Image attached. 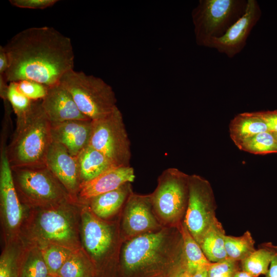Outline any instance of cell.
<instances>
[{"label":"cell","instance_id":"6da1fadb","mask_svg":"<svg viewBox=\"0 0 277 277\" xmlns=\"http://www.w3.org/2000/svg\"><path fill=\"white\" fill-rule=\"evenodd\" d=\"M9 65L4 74L8 83L31 80L48 87L60 83L73 69L70 38L55 28L33 27L14 35L4 46Z\"/></svg>","mask_w":277,"mask_h":277},{"label":"cell","instance_id":"7a4b0ae2","mask_svg":"<svg viewBox=\"0 0 277 277\" xmlns=\"http://www.w3.org/2000/svg\"><path fill=\"white\" fill-rule=\"evenodd\" d=\"M187 270L179 228L164 227L123 242L116 277H177Z\"/></svg>","mask_w":277,"mask_h":277},{"label":"cell","instance_id":"3957f363","mask_svg":"<svg viewBox=\"0 0 277 277\" xmlns=\"http://www.w3.org/2000/svg\"><path fill=\"white\" fill-rule=\"evenodd\" d=\"M27 208L19 235L24 244L41 249L52 245L72 250L82 248L80 201L70 200L48 207Z\"/></svg>","mask_w":277,"mask_h":277},{"label":"cell","instance_id":"277c9868","mask_svg":"<svg viewBox=\"0 0 277 277\" xmlns=\"http://www.w3.org/2000/svg\"><path fill=\"white\" fill-rule=\"evenodd\" d=\"M81 203V247L92 262L95 277H116L123 244L120 218L105 221L95 216L85 202Z\"/></svg>","mask_w":277,"mask_h":277},{"label":"cell","instance_id":"5b68a950","mask_svg":"<svg viewBox=\"0 0 277 277\" xmlns=\"http://www.w3.org/2000/svg\"><path fill=\"white\" fill-rule=\"evenodd\" d=\"M52 142L51 122L41 101H34L28 112L17 117L15 130L7 145L11 168L46 165Z\"/></svg>","mask_w":277,"mask_h":277},{"label":"cell","instance_id":"8992f818","mask_svg":"<svg viewBox=\"0 0 277 277\" xmlns=\"http://www.w3.org/2000/svg\"><path fill=\"white\" fill-rule=\"evenodd\" d=\"M11 170L19 200L27 208L45 207L75 201L46 165L16 167Z\"/></svg>","mask_w":277,"mask_h":277},{"label":"cell","instance_id":"52a82bcc","mask_svg":"<svg viewBox=\"0 0 277 277\" xmlns=\"http://www.w3.org/2000/svg\"><path fill=\"white\" fill-rule=\"evenodd\" d=\"M189 175L174 167L164 170L150 193L153 211L163 227H177L184 222L189 199Z\"/></svg>","mask_w":277,"mask_h":277},{"label":"cell","instance_id":"ba28073f","mask_svg":"<svg viewBox=\"0 0 277 277\" xmlns=\"http://www.w3.org/2000/svg\"><path fill=\"white\" fill-rule=\"evenodd\" d=\"M60 83L70 93L80 111L92 121L108 115L117 107L113 89L100 77L72 69Z\"/></svg>","mask_w":277,"mask_h":277},{"label":"cell","instance_id":"9c48e42d","mask_svg":"<svg viewBox=\"0 0 277 277\" xmlns=\"http://www.w3.org/2000/svg\"><path fill=\"white\" fill-rule=\"evenodd\" d=\"M247 0H200L192 11L196 43L207 47L244 14Z\"/></svg>","mask_w":277,"mask_h":277},{"label":"cell","instance_id":"30bf717a","mask_svg":"<svg viewBox=\"0 0 277 277\" xmlns=\"http://www.w3.org/2000/svg\"><path fill=\"white\" fill-rule=\"evenodd\" d=\"M89 145L102 153L116 167L130 166V142L117 107L108 115L92 121Z\"/></svg>","mask_w":277,"mask_h":277},{"label":"cell","instance_id":"8fae6325","mask_svg":"<svg viewBox=\"0 0 277 277\" xmlns=\"http://www.w3.org/2000/svg\"><path fill=\"white\" fill-rule=\"evenodd\" d=\"M0 156V210L5 244L19 238L26 213L13 181L8 160L6 136H2Z\"/></svg>","mask_w":277,"mask_h":277},{"label":"cell","instance_id":"7c38bea8","mask_svg":"<svg viewBox=\"0 0 277 277\" xmlns=\"http://www.w3.org/2000/svg\"><path fill=\"white\" fill-rule=\"evenodd\" d=\"M216 208L210 182L199 175H189V199L184 223L199 244L217 219Z\"/></svg>","mask_w":277,"mask_h":277},{"label":"cell","instance_id":"4fadbf2b","mask_svg":"<svg viewBox=\"0 0 277 277\" xmlns=\"http://www.w3.org/2000/svg\"><path fill=\"white\" fill-rule=\"evenodd\" d=\"M163 227L153 211L150 194L133 192L121 215L120 230L123 241L157 231Z\"/></svg>","mask_w":277,"mask_h":277},{"label":"cell","instance_id":"5bb4252c","mask_svg":"<svg viewBox=\"0 0 277 277\" xmlns=\"http://www.w3.org/2000/svg\"><path fill=\"white\" fill-rule=\"evenodd\" d=\"M262 15L260 5L256 0H247L244 14L233 24L222 36L212 39L207 47L216 50L232 58L245 48L251 30Z\"/></svg>","mask_w":277,"mask_h":277},{"label":"cell","instance_id":"9a60e30c","mask_svg":"<svg viewBox=\"0 0 277 277\" xmlns=\"http://www.w3.org/2000/svg\"><path fill=\"white\" fill-rule=\"evenodd\" d=\"M46 165L71 197L79 201L81 182L76 157L61 144L52 142L46 156Z\"/></svg>","mask_w":277,"mask_h":277},{"label":"cell","instance_id":"2e32d148","mask_svg":"<svg viewBox=\"0 0 277 277\" xmlns=\"http://www.w3.org/2000/svg\"><path fill=\"white\" fill-rule=\"evenodd\" d=\"M41 102L51 123L90 120L80 111L70 93L60 83L48 87Z\"/></svg>","mask_w":277,"mask_h":277},{"label":"cell","instance_id":"e0dca14e","mask_svg":"<svg viewBox=\"0 0 277 277\" xmlns=\"http://www.w3.org/2000/svg\"><path fill=\"white\" fill-rule=\"evenodd\" d=\"M92 128L91 120L51 123L52 141L63 145L76 157L89 145Z\"/></svg>","mask_w":277,"mask_h":277},{"label":"cell","instance_id":"ac0fdd59","mask_svg":"<svg viewBox=\"0 0 277 277\" xmlns=\"http://www.w3.org/2000/svg\"><path fill=\"white\" fill-rule=\"evenodd\" d=\"M135 175L131 166L112 168L95 179L81 185L79 201H86L98 195L115 190L127 183H132Z\"/></svg>","mask_w":277,"mask_h":277},{"label":"cell","instance_id":"d6986e66","mask_svg":"<svg viewBox=\"0 0 277 277\" xmlns=\"http://www.w3.org/2000/svg\"><path fill=\"white\" fill-rule=\"evenodd\" d=\"M133 192L131 183H127L115 190L80 202L86 203L91 211L98 218L112 221L121 217L125 203Z\"/></svg>","mask_w":277,"mask_h":277},{"label":"cell","instance_id":"ffe728a7","mask_svg":"<svg viewBox=\"0 0 277 277\" xmlns=\"http://www.w3.org/2000/svg\"><path fill=\"white\" fill-rule=\"evenodd\" d=\"M81 185L115 167L102 153L88 145L76 156Z\"/></svg>","mask_w":277,"mask_h":277},{"label":"cell","instance_id":"44dd1931","mask_svg":"<svg viewBox=\"0 0 277 277\" xmlns=\"http://www.w3.org/2000/svg\"><path fill=\"white\" fill-rule=\"evenodd\" d=\"M266 131H269L266 124L255 112L239 113L231 120L229 125L230 137L235 145Z\"/></svg>","mask_w":277,"mask_h":277},{"label":"cell","instance_id":"7402d4cb","mask_svg":"<svg viewBox=\"0 0 277 277\" xmlns=\"http://www.w3.org/2000/svg\"><path fill=\"white\" fill-rule=\"evenodd\" d=\"M225 231L217 219L204 234L200 246L208 260L211 263L228 259L225 247Z\"/></svg>","mask_w":277,"mask_h":277},{"label":"cell","instance_id":"603a6c76","mask_svg":"<svg viewBox=\"0 0 277 277\" xmlns=\"http://www.w3.org/2000/svg\"><path fill=\"white\" fill-rule=\"evenodd\" d=\"M49 275L41 249L35 246L24 244L18 277H48Z\"/></svg>","mask_w":277,"mask_h":277},{"label":"cell","instance_id":"cb8c5ba5","mask_svg":"<svg viewBox=\"0 0 277 277\" xmlns=\"http://www.w3.org/2000/svg\"><path fill=\"white\" fill-rule=\"evenodd\" d=\"M55 277H95V271L81 248L73 251Z\"/></svg>","mask_w":277,"mask_h":277},{"label":"cell","instance_id":"d4e9b609","mask_svg":"<svg viewBox=\"0 0 277 277\" xmlns=\"http://www.w3.org/2000/svg\"><path fill=\"white\" fill-rule=\"evenodd\" d=\"M271 242L261 244L258 249L248 257L240 262L241 270L253 277L265 275L272 261L273 252L271 247Z\"/></svg>","mask_w":277,"mask_h":277},{"label":"cell","instance_id":"484cf974","mask_svg":"<svg viewBox=\"0 0 277 277\" xmlns=\"http://www.w3.org/2000/svg\"><path fill=\"white\" fill-rule=\"evenodd\" d=\"M179 228L182 235L187 270L194 274L199 268L208 267L211 262L206 258L200 245L190 233L184 222Z\"/></svg>","mask_w":277,"mask_h":277},{"label":"cell","instance_id":"4316f807","mask_svg":"<svg viewBox=\"0 0 277 277\" xmlns=\"http://www.w3.org/2000/svg\"><path fill=\"white\" fill-rule=\"evenodd\" d=\"M23 247L20 238L5 244L0 256V277H18Z\"/></svg>","mask_w":277,"mask_h":277},{"label":"cell","instance_id":"83f0119b","mask_svg":"<svg viewBox=\"0 0 277 277\" xmlns=\"http://www.w3.org/2000/svg\"><path fill=\"white\" fill-rule=\"evenodd\" d=\"M251 232L247 230L242 235L225 237V247L228 258L241 262L248 257L256 249Z\"/></svg>","mask_w":277,"mask_h":277},{"label":"cell","instance_id":"f1b7e54d","mask_svg":"<svg viewBox=\"0 0 277 277\" xmlns=\"http://www.w3.org/2000/svg\"><path fill=\"white\" fill-rule=\"evenodd\" d=\"M236 146L241 150L254 154L277 153V140L271 131L257 134Z\"/></svg>","mask_w":277,"mask_h":277},{"label":"cell","instance_id":"f546056e","mask_svg":"<svg viewBox=\"0 0 277 277\" xmlns=\"http://www.w3.org/2000/svg\"><path fill=\"white\" fill-rule=\"evenodd\" d=\"M49 275L55 277L63 264L74 250L58 245H49L41 249Z\"/></svg>","mask_w":277,"mask_h":277},{"label":"cell","instance_id":"4dcf8cb0","mask_svg":"<svg viewBox=\"0 0 277 277\" xmlns=\"http://www.w3.org/2000/svg\"><path fill=\"white\" fill-rule=\"evenodd\" d=\"M7 97L16 117L28 112L34 103L19 91L15 82L9 83Z\"/></svg>","mask_w":277,"mask_h":277},{"label":"cell","instance_id":"1f68e13d","mask_svg":"<svg viewBox=\"0 0 277 277\" xmlns=\"http://www.w3.org/2000/svg\"><path fill=\"white\" fill-rule=\"evenodd\" d=\"M241 270L240 262L230 258L218 262H211L207 268L208 277H234Z\"/></svg>","mask_w":277,"mask_h":277},{"label":"cell","instance_id":"d6a6232c","mask_svg":"<svg viewBox=\"0 0 277 277\" xmlns=\"http://www.w3.org/2000/svg\"><path fill=\"white\" fill-rule=\"evenodd\" d=\"M16 82L19 91L32 101L42 100L46 96L48 87L31 80H22Z\"/></svg>","mask_w":277,"mask_h":277},{"label":"cell","instance_id":"836d02e7","mask_svg":"<svg viewBox=\"0 0 277 277\" xmlns=\"http://www.w3.org/2000/svg\"><path fill=\"white\" fill-rule=\"evenodd\" d=\"M57 0H10V3L15 7L30 9H44L52 7Z\"/></svg>","mask_w":277,"mask_h":277},{"label":"cell","instance_id":"e575fe53","mask_svg":"<svg viewBox=\"0 0 277 277\" xmlns=\"http://www.w3.org/2000/svg\"><path fill=\"white\" fill-rule=\"evenodd\" d=\"M266 124L269 131L277 132V110L255 112Z\"/></svg>","mask_w":277,"mask_h":277},{"label":"cell","instance_id":"d590c367","mask_svg":"<svg viewBox=\"0 0 277 277\" xmlns=\"http://www.w3.org/2000/svg\"><path fill=\"white\" fill-rule=\"evenodd\" d=\"M271 247L273 255L265 277H277V246L271 243Z\"/></svg>","mask_w":277,"mask_h":277},{"label":"cell","instance_id":"8d00e7d4","mask_svg":"<svg viewBox=\"0 0 277 277\" xmlns=\"http://www.w3.org/2000/svg\"><path fill=\"white\" fill-rule=\"evenodd\" d=\"M9 65V57L4 46H0V74H4Z\"/></svg>","mask_w":277,"mask_h":277},{"label":"cell","instance_id":"74e56055","mask_svg":"<svg viewBox=\"0 0 277 277\" xmlns=\"http://www.w3.org/2000/svg\"><path fill=\"white\" fill-rule=\"evenodd\" d=\"M9 84L4 74H0V96L3 101L7 100V91Z\"/></svg>","mask_w":277,"mask_h":277},{"label":"cell","instance_id":"f35d334b","mask_svg":"<svg viewBox=\"0 0 277 277\" xmlns=\"http://www.w3.org/2000/svg\"><path fill=\"white\" fill-rule=\"evenodd\" d=\"M208 267L199 268L193 275V277H208Z\"/></svg>","mask_w":277,"mask_h":277},{"label":"cell","instance_id":"ab89813d","mask_svg":"<svg viewBox=\"0 0 277 277\" xmlns=\"http://www.w3.org/2000/svg\"><path fill=\"white\" fill-rule=\"evenodd\" d=\"M234 277H253V276L250 275V274L241 270L236 273Z\"/></svg>","mask_w":277,"mask_h":277},{"label":"cell","instance_id":"60d3db41","mask_svg":"<svg viewBox=\"0 0 277 277\" xmlns=\"http://www.w3.org/2000/svg\"><path fill=\"white\" fill-rule=\"evenodd\" d=\"M193 273L187 270L182 272L177 277H193Z\"/></svg>","mask_w":277,"mask_h":277},{"label":"cell","instance_id":"b9f144b4","mask_svg":"<svg viewBox=\"0 0 277 277\" xmlns=\"http://www.w3.org/2000/svg\"><path fill=\"white\" fill-rule=\"evenodd\" d=\"M273 134V135H274L276 140H277V132H272Z\"/></svg>","mask_w":277,"mask_h":277},{"label":"cell","instance_id":"7bdbcfd3","mask_svg":"<svg viewBox=\"0 0 277 277\" xmlns=\"http://www.w3.org/2000/svg\"><path fill=\"white\" fill-rule=\"evenodd\" d=\"M48 277H54V276H53L52 275H49Z\"/></svg>","mask_w":277,"mask_h":277}]
</instances>
